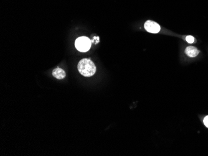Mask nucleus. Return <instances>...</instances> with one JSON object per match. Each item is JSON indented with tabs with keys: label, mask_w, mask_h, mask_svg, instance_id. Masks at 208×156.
Returning <instances> with one entry per match:
<instances>
[{
	"label": "nucleus",
	"mask_w": 208,
	"mask_h": 156,
	"mask_svg": "<svg viewBox=\"0 0 208 156\" xmlns=\"http://www.w3.org/2000/svg\"><path fill=\"white\" fill-rule=\"evenodd\" d=\"M80 73L84 77H91L96 72V67L94 62L88 59H84L80 60L77 65Z\"/></svg>",
	"instance_id": "f257e3e1"
},
{
	"label": "nucleus",
	"mask_w": 208,
	"mask_h": 156,
	"mask_svg": "<svg viewBox=\"0 0 208 156\" xmlns=\"http://www.w3.org/2000/svg\"><path fill=\"white\" fill-rule=\"evenodd\" d=\"M92 41L87 37H81L76 39L75 42V46L76 49L82 52L88 51L91 47Z\"/></svg>",
	"instance_id": "f03ea898"
},
{
	"label": "nucleus",
	"mask_w": 208,
	"mask_h": 156,
	"mask_svg": "<svg viewBox=\"0 0 208 156\" xmlns=\"http://www.w3.org/2000/svg\"><path fill=\"white\" fill-rule=\"evenodd\" d=\"M145 29L146 31L150 33L156 34L160 32V26L157 24L156 22H154L153 21L148 20L146 21V22L144 24Z\"/></svg>",
	"instance_id": "7ed1b4c3"
},
{
	"label": "nucleus",
	"mask_w": 208,
	"mask_h": 156,
	"mask_svg": "<svg viewBox=\"0 0 208 156\" xmlns=\"http://www.w3.org/2000/svg\"><path fill=\"white\" fill-rule=\"evenodd\" d=\"M185 53L190 57H195L199 54L200 50L195 47L189 46L185 49Z\"/></svg>",
	"instance_id": "20e7f679"
},
{
	"label": "nucleus",
	"mask_w": 208,
	"mask_h": 156,
	"mask_svg": "<svg viewBox=\"0 0 208 156\" xmlns=\"http://www.w3.org/2000/svg\"><path fill=\"white\" fill-rule=\"evenodd\" d=\"M52 75L57 79L61 80L66 77V72L61 68H56L52 71Z\"/></svg>",
	"instance_id": "39448f33"
},
{
	"label": "nucleus",
	"mask_w": 208,
	"mask_h": 156,
	"mask_svg": "<svg viewBox=\"0 0 208 156\" xmlns=\"http://www.w3.org/2000/svg\"><path fill=\"white\" fill-rule=\"evenodd\" d=\"M186 40L190 44H192V43H193L195 42V38L193 36H191V35H188L186 37Z\"/></svg>",
	"instance_id": "423d86ee"
},
{
	"label": "nucleus",
	"mask_w": 208,
	"mask_h": 156,
	"mask_svg": "<svg viewBox=\"0 0 208 156\" xmlns=\"http://www.w3.org/2000/svg\"><path fill=\"white\" fill-rule=\"evenodd\" d=\"M204 124H205V125L207 128H208V116H206V117L205 118V119H204Z\"/></svg>",
	"instance_id": "0eeeda50"
},
{
	"label": "nucleus",
	"mask_w": 208,
	"mask_h": 156,
	"mask_svg": "<svg viewBox=\"0 0 208 156\" xmlns=\"http://www.w3.org/2000/svg\"><path fill=\"white\" fill-rule=\"evenodd\" d=\"M94 40L96 41V44H97L98 42H99V37H94V39H93L92 40H91V41H92V42H93Z\"/></svg>",
	"instance_id": "6e6552de"
}]
</instances>
